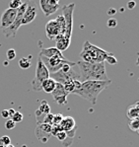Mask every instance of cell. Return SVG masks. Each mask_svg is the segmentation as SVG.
I'll use <instances>...</instances> for the list:
<instances>
[{
	"label": "cell",
	"mask_w": 139,
	"mask_h": 147,
	"mask_svg": "<svg viewBox=\"0 0 139 147\" xmlns=\"http://www.w3.org/2000/svg\"><path fill=\"white\" fill-rule=\"evenodd\" d=\"M76 65L79 67L80 82L86 81H107L109 80L106 71L105 62L89 63L82 60L76 62Z\"/></svg>",
	"instance_id": "1"
},
{
	"label": "cell",
	"mask_w": 139,
	"mask_h": 147,
	"mask_svg": "<svg viewBox=\"0 0 139 147\" xmlns=\"http://www.w3.org/2000/svg\"><path fill=\"white\" fill-rule=\"evenodd\" d=\"M111 83V80L107 81H86L81 83V87L75 91L73 94L78 95L79 97L89 101L91 104L95 105L97 103L99 95L102 93L106 88Z\"/></svg>",
	"instance_id": "2"
},
{
	"label": "cell",
	"mask_w": 139,
	"mask_h": 147,
	"mask_svg": "<svg viewBox=\"0 0 139 147\" xmlns=\"http://www.w3.org/2000/svg\"><path fill=\"white\" fill-rule=\"evenodd\" d=\"M109 54H111V53H107L105 49L91 44L89 40H86L83 45V49L81 53H80V56L82 58V61L89 63H98L105 62L106 58Z\"/></svg>",
	"instance_id": "3"
},
{
	"label": "cell",
	"mask_w": 139,
	"mask_h": 147,
	"mask_svg": "<svg viewBox=\"0 0 139 147\" xmlns=\"http://www.w3.org/2000/svg\"><path fill=\"white\" fill-rule=\"evenodd\" d=\"M28 6V3L27 2H24L19 8L17 9V15H16V19L13 22V24L11 25L10 27H8L7 29H4L2 30V33L5 36L6 38H10V37H16V34L19 28L22 26V18L24 16V13L26 11V8Z\"/></svg>",
	"instance_id": "4"
},
{
	"label": "cell",
	"mask_w": 139,
	"mask_h": 147,
	"mask_svg": "<svg viewBox=\"0 0 139 147\" xmlns=\"http://www.w3.org/2000/svg\"><path fill=\"white\" fill-rule=\"evenodd\" d=\"M48 78H49V72L46 69V67L44 66V64L42 63L41 60V58H38V63H37V67H36V75L34 80L32 81V86L33 89L35 91H42L41 86L42 83L44 80H46Z\"/></svg>",
	"instance_id": "5"
},
{
	"label": "cell",
	"mask_w": 139,
	"mask_h": 147,
	"mask_svg": "<svg viewBox=\"0 0 139 147\" xmlns=\"http://www.w3.org/2000/svg\"><path fill=\"white\" fill-rule=\"evenodd\" d=\"M75 9V3H71L68 5H63L61 8L62 16L65 21V32H64V37L68 40H71L72 36V26H73V12Z\"/></svg>",
	"instance_id": "6"
},
{
	"label": "cell",
	"mask_w": 139,
	"mask_h": 147,
	"mask_svg": "<svg viewBox=\"0 0 139 147\" xmlns=\"http://www.w3.org/2000/svg\"><path fill=\"white\" fill-rule=\"evenodd\" d=\"M49 78L53 79L56 83L59 84H63L65 81L69 80V79H74V80H80V74L79 71H75L72 67L68 72H62L61 70L55 72V73L49 74Z\"/></svg>",
	"instance_id": "7"
},
{
	"label": "cell",
	"mask_w": 139,
	"mask_h": 147,
	"mask_svg": "<svg viewBox=\"0 0 139 147\" xmlns=\"http://www.w3.org/2000/svg\"><path fill=\"white\" fill-rule=\"evenodd\" d=\"M39 57L41 58V60L44 64V66L48 70L49 74H52V73H55V72L59 71L64 64L70 62L67 59H60V58H46V57L40 56V55H39Z\"/></svg>",
	"instance_id": "8"
},
{
	"label": "cell",
	"mask_w": 139,
	"mask_h": 147,
	"mask_svg": "<svg viewBox=\"0 0 139 147\" xmlns=\"http://www.w3.org/2000/svg\"><path fill=\"white\" fill-rule=\"evenodd\" d=\"M46 37L49 40H54L58 36L64 35V31L60 27V25L57 23L56 20H50L46 25Z\"/></svg>",
	"instance_id": "9"
},
{
	"label": "cell",
	"mask_w": 139,
	"mask_h": 147,
	"mask_svg": "<svg viewBox=\"0 0 139 147\" xmlns=\"http://www.w3.org/2000/svg\"><path fill=\"white\" fill-rule=\"evenodd\" d=\"M39 4L46 17L54 14L60 8L58 0H40Z\"/></svg>",
	"instance_id": "10"
},
{
	"label": "cell",
	"mask_w": 139,
	"mask_h": 147,
	"mask_svg": "<svg viewBox=\"0 0 139 147\" xmlns=\"http://www.w3.org/2000/svg\"><path fill=\"white\" fill-rule=\"evenodd\" d=\"M16 15H17V10L15 9H6L1 15L0 18V27H1L2 30L4 29H7L8 27H10L13 24V22L16 19Z\"/></svg>",
	"instance_id": "11"
},
{
	"label": "cell",
	"mask_w": 139,
	"mask_h": 147,
	"mask_svg": "<svg viewBox=\"0 0 139 147\" xmlns=\"http://www.w3.org/2000/svg\"><path fill=\"white\" fill-rule=\"evenodd\" d=\"M28 6L26 8V11L24 13V16L22 18V25H29L33 21H35L36 17L38 15L37 7L35 6V3L33 1H28Z\"/></svg>",
	"instance_id": "12"
},
{
	"label": "cell",
	"mask_w": 139,
	"mask_h": 147,
	"mask_svg": "<svg viewBox=\"0 0 139 147\" xmlns=\"http://www.w3.org/2000/svg\"><path fill=\"white\" fill-rule=\"evenodd\" d=\"M51 94H52L53 100L57 105H65L67 103V97H68L69 94L64 90L63 86L59 84V83H56L54 90Z\"/></svg>",
	"instance_id": "13"
},
{
	"label": "cell",
	"mask_w": 139,
	"mask_h": 147,
	"mask_svg": "<svg viewBox=\"0 0 139 147\" xmlns=\"http://www.w3.org/2000/svg\"><path fill=\"white\" fill-rule=\"evenodd\" d=\"M40 56H44L46 58H60V59H65L64 55L60 51H58L55 47H46V49H42L40 51Z\"/></svg>",
	"instance_id": "14"
},
{
	"label": "cell",
	"mask_w": 139,
	"mask_h": 147,
	"mask_svg": "<svg viewBox=\"0 0 139 147\" xmlns=\"http://www.w3.org/2000/svg\"><path fill=\"white\" fill-rule=\"evenodd\" d=\"M60 126L62 127L63 131L67 132H72L77 130V126H76L75 119L72 117H64L62 121L60 123Z\"/></svg>",
	"instance_id": "15"
},
{
	"label": "cell",
	"mask_w": 139,
	"mask_h": 147,
	"mask_svg": "<svg viewBox=\"0 0 139 147\" xmlns=\"http://www.w3.org/2000/svg\"><path fill=\"white\" fill-rule=\"evenodd\" d=\"M64 90L68 94L74 93L75 91H77L78 89H80L81 87V82L79 80H74V79H69V80L65 81V82L62 84Z\"/></svg>",
	"instance_id": "16"
},
{
	"label": "cell",
	"mask_w": 139,
	"mask_h": 147,
	"mask_svg": "<svg viewBox=\"0 0 139 147\" xmlns=\"http://www.w3.org/2000/svg\"><path fill=\"white\" fill-rule=\"evenodd\" d=\"M35 134H36V137L40 140L42 143H46L48 140L49 139V137L51 136L50 133L46 132V130H44L39 124H37L36 126V129H35Z\"/></svg>",
	"instance_id": "17"
},
{
	"label": "cell",
	"mask_w": 139,
	"mask_h": 147,
	"mask_svg": "<svg viewBox=\"0 0 139 147\" xmlns=\"http://www.w3.org/2000/svg\"><path fill=\"white\" fill-rule=\"evenodd\" d=\"M54 40L56 42V46H55V47H56L58 51H61V53L63 51H65V49H67V47L70 46V40L66 39L63 35L58 36Z\"/></svg>",
	"instance_id": "18"
},
{
	"label": "cell",
	"mask_w": 139,
	"mask_h": 147,
	"mask_svg": "<svg viewBox=\"0 0 139 147\" xmlns=\"http://www.w3.org/2000/svg\"><path fill=\"white\" fill-rule=\"evenodd\" d=\"M126 116L130 119H139V102H136L133 105H130L126 110Z\"/></svg>",
	"instance_id": "19"
},
{
	"label": "cell",
	"mask_w": 139,
	"mask_h": 147,
	"mask_svg": "<svg viewBox=\"0 0 139 147\" xmlns=\"http://www.w3.org/2000/svg\"><path fill=\"white\" fill-rule=\"evenodd\" d=\"M55 85H56V82H55L53 79L48 78L46 80H44V82L42 83L41 89H42V91H44L46 93L51 94L53 92V90H54Z\"/></svg>",
	"instance_id": "20"
},
{
	"label": "cell",
	"mask_w": 139,
	"mask_h": 147,
	"mask_svg": "<svg viewBox=\"0 0 139 147\" xmlns=\"http://www.w3.org/2000/svg\"><path fill=\"white\" fill-rule=\"evenodd\" d=\"M38 110L40 111V112L42 113V114L44 115H48L50 113V107H49V105L48 104V102L46 101H42L41 104H40V107Z\"/></svg>",
	"instance_id": "21"
},
{
	"label": "cell",
	"mask_w": 139,
	"mask_h": 147,
	"mask_svg": "<svg viewBox=\"0 0 139 147\" xmlns=\"http://www.w3.org/2000/svg\"><path fill=\"white\" fill-rule=\"evenodd\" d=\"M19 66L22 69H28L32 66V61H31V59H29L27 57H22L19 60Z\"/></svg>",
	"instance_id": "22"
},
{
	"label": "cell",
	"mask_w": 139,
	"mask_h": 147,
	"mask_svg": "<svg viewBox=\"0 0 139 147\" xmlns=\"http://www.w3.org/2000/svg\"><path fill=\"white\" fill-rule=\"evenodd\" d=\"M129 128L134 132H138L139 131V119H130L128 123Z\"/></svg>",
	"instance_id": "23"
},
{
	"label": "cell",
	"mask_w": 139,
	"mask_h": 147,
	"mask_svg": "<svg viewBox=\"0 0 139 147\" xmlns=\"http://www.w3.org/2000/svg\"><path fill=\"white\" fill-rule=\"evenodd\" d=\"M23 119H24L23 114H22V113H20V112H17V111H16V112H15V114L13 115L12 117H11L10 119H12L15 123H21V121H23Z\"/></svg>",
	"instance_id": "24"
},
{
	"label": "cell",
	"mask_w": 139,
	"mask_h": 147,
	"mask_svg": "<svg viewBox=\"0 0 139 147\" xmlns=\"http://www.w3.org/2000/svg\"><path fill=\"white\" fill-rule=\"evenodd\" d=\"M10 144H11V139L9 136H7V135H3V136L0 137V145L6 147V146L10 145Z\"/></svg>",
	"instance_id": "25"
},
{
	"label": "cell",
	"mask_w": 139,
	"mask_h": 147,
	"mask_svg": "<svg viewBox=\"0 0 139 147\" xmlns=\"http://www.w3.org/2000/svg\"><path fill=\"white\" fill-rule=\"evenodd\" d=\"M22 4H23V2H22L21 0H12V1L9 3V8L17 10V9L19 8Z\"/></svg>",
	"instance_id": "26"
},
{
	"label": "cell",
	"mask_w": 139,
	"mask_h": 147,
	"mask_svg": "<svg viewBox=\"0 0 139 147\" xmlns=\"http://www.w3.org/2000/svg\"><path fill=\"white\" fill-rule=\"evenodd\" d=\"M63 115L62 114H55L53 115V121H52V124L54 125H57V124H60V123L63 119Z\"/></svg>",
	"instance_id": "27"
},
{
	"label": "cell",
	"mask_w": 139,
	"mask_h": 147,
	"mask_svg": "<svg viewBox=\"0 0 139 147\" xmlns=\"http://www.w3.org/2000/svg\"><path fill=\"white\" fill-rule=\"evenodd\" d=\"M105 62H107L109 64H111V65H115L118 63V59L115 58V56L113 55V53H111L109 56L106 58V60H105Z\"/></svg>",
	"instance_id": "28"
},
{
	"label": "cell",
	"mask_w": 139,
	"mask_h": 147,
	"mask_svg": "<svg viewBox=\"0 0 139 147\" xmlns=\"http://www.w3.org/2000/svg\"><path fill=\"white\" fill-rule=\"evenodd\" d=\"M59 131H62V127L60 126V124H57V125H54V124H52V126H51L50 134L52 135V136H55V135H56Z\"/></svg>",
	"instance_id": "29"
},
{
	"label": "cell",
	"mask_w": 139,
	"mask_h": 147,
	"mask_svg": "<svg viewBox=\"0 0 139 147\" xmlns=\"http://www.w3.org/2000/svg\"><path fill=\"white\" fill-rule=\"evenodd\" d=\"M107 26L109 28H115L118 26V20L115 18H109L107 21Z\"/></svg>",
	"instance_id": "30"
},
{
	"label": "cell",
	"mask_w": 139,
	"mask_h": 147,
	"mask_svg": "<svg viewBox=\"0 0 139 147\" xmlns=\"http://www.w3.org/2000/svg\"><path fill=\"white\" fill-rule=\"evenodd\" d=\"M6 55H7V59L8 60H13L15 57H16V51H15V49H8V51H7Z\"/></svg>",
	"instance_id": "31"
},
{
	"label": "cell",
	"mask_w": 139,
	"mask_h": 147,
	"mask_svg": "<svg viewBox=\"0 0 139 147\" xmlns=\"http://www.w3.org/2000/svg\"><path fill=\"white\" fill-rule=\"evenodd\" d=\"M57 21V23L60 25V27L62 28V30L65 32V21H64V18L62 15H59L56 17V19H55Z\"/></svg>",
	"instance_id": "32"
},
{
	"label": "cell",
	"mask_w": 139,
	"mask_h": 147,
	"mask_svg": "<svg viewBox=\"0 0 139 147\" xmlns=\"http://www.w3.org/2000/svg\"><path fill=\"white\" fill-rule=\"evenodd\" d=\"M52 121H53V115L51 114V113H49V114H48L44 117L42 123H48V124H51V125H52Z\"/></svg>",
	"instance_id": "33"
},
{
	"label": "cell",
	"mask_w": 139,
	"mask_h": 147,
	"mask_svg": "<svg viewBox=\"0 0 139 147\" xmlns=\"http://www.w3.org/2000/svg\"><path fill=\"white\" fill-rule=\"evenodd\" d=\"M55 137H56V138H57L58 140H59L60 142H63L64 140H65V139L67 138L66 132H65V131H63V130H62V131H59L56 135H55Z\"/></svg>",
	"instance_id": "34"
},
{
	"label": "cell",
	"mask_w": 139,
	"mask_h": 147,
	"mask_svg": "<svg viewBox=\"0 0 139 147\" xmlns=\"http://www.w3.org/2000/svg\"><path fill=\"white\" fill-rule=\"evenodd\" d=\"M15 126H16V123H15L12 119H8L5 123V128L8 130H11V129H13V128H15Z\"/></svg>",
	"instance_id": "35"
},
{
	"label": "cell",
	"mask_w": 139,
	"mask_h": 147,
	"mask_svg": "<svg viewBox=\"0 0 139 147\" xmlns=\"http://www.w3.org/2000/svg\"><path fill=\"white\" fill-rule=\"evenodd\" d=\"M136 6V2L135 1H128L127 2V8L129 9V10H132V9H134Z\"/></svg>",
	"instance_id": "36"
},
{
	"label": "cell",
	"mask_w": 139,
	"mask_h": 147,
	"mask_svg": "<svg viewBox=\"0 0 139 147\" xmlns=\"http://www.w3.org/2000/svg\"><path fill=\"white\" fill-rule=\"evenodd\" d=\"M1 117H3V119H9L8 110H3V111H1Z\"/></svg>",
	"instance_id": "37"
},
{
	"label": "cell",
	"mask_w": 139,
	"mask_h": 147,
	"mask_svg": "<svg viewBox=\"0 0 139 147\" xmlns=\"http://www.w3.org/2000/svg\"><path fill=\"white\" fill-rule=\"evenodd\" d=\"M115 12H116V10L115 8H109V10H107V14L109 16H113L115 14Z\"/></svg>",
	"instance_id": "38"
},
{
	"label": "cell",
	"mask_w": 139,
	"mask_h": 147,
	"mask_svg": "<svg viewBox=\"0 0 139 147\" xmlns=\"http://www.w3.org/2000/svg\"><path fill=\"white\" fill-rule=\"evenodd\" d=\"M15 112H16V111H15L14 109H9V110H8V114H9V119H11V117H12V116H13V115L15 114Z\"/></svg>",
	"instance_id": "39"
},
{
	"label": "cell",
	"mask_w": 139,
	"mask_h": 147,
	"mask_svg": "<svg viewBox=\"0 0 139 147\" xmlns=\"http://www.w3.org/2000/svg\"><path fill=\"white\" fill-rule=\"evenodd\" d=\"M6 147H15L13 144H10V145H8V146H6Z\"/></svg>",
	"instance_id": "40"
},
{
	"label": "cell",
	"mask_w": 139,
	"mask_h": 147,
	"mask_svg": "<svg viewBox=\"0 0 139 147\" xmlns=\"http://www.w3.org/2000/svg\"><path fill=\"white\" fill-rule=\"evenodd\" d=\"M0 147H4V146H2V145H0Z\"/></svg>",
	"instance_id": "41"
}]
</instances>
